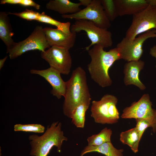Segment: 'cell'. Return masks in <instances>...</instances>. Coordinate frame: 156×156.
Instances as JSON below:
<instances>
[{
    "mask_svg": "<svg viewBox=\"0 0 156 156\" xmlns=\"http://www.w3.org/2000/svg\"><path fill=\"white\" fill-rule=\"evenodd\" d=\"M102 46L95 45L88 51L91 60L87 68L91 79L103 88L109 86L112 80L109 74L110 68L116 61L121 59L116 47L106 51Z\"/></svg>",
    "mask_w": 156,
    "mask_h": 156,
    "instance_id": "cell-1",
    "label": "cell"
},
{
    "mask_svg": "<svg viewBox=\"0 0 156 156\" xmlns=\"http://www.w3.org/2000/svg\"><path fill=\"white\" fill-rule=\"evenodd\" d=\"M66 90L63 105L64 114L70 118L72 112L82 101L91 98L86 73L81 67L73 70L69 79L66 82Z\"/></svg>",
    "mask_w": 156,
    "mask_h": 156,
    "instance_id": "cell-2",
    "label": "cell"
},
{
    "mask_svg": "<svg viewBox=\"0 0 156 156\" xmlns=\"http://www.w3.org/2000/svg\"><path fill=\"white\" fill-rule=\"evenodd\" d=\"M62 123L58 121L53 122L48 125L44 133L41 136L33 134L29 136L31 156H47L52 147L55 146L57 151H61L64 141L67 138L64 135L61 130Z\"/></svg>",
    "mask_w": 156,
    "mask_h": 156,
    "instance_id": "cell-3",
    "label": "cell"
},
{
    "mask_svg": "<svg viewBox=\"0 0 156 156\" xmlns=\"http://www.w3.org/2000/svg\"><path fill=\"white\" fill-rule=\"evenodd\" d=\"M118 99L110 94L104 95L98 101H93L91 107V116L96 123L112 124L117 122L119 114L116 105Z\"/></svg>",
    "mask_w": 156,
    "mask_h": 156,
    "instance_id": "cell-4",
    "label": "cell"
},
{
    "mask_svg": "<svg viewBox=\"0 0 156 156\" xmlns=\"http://www.w3.org/2000/svg\"><path fill=\"white\" fill-rule=\"evenodd\" d=\"M70 31L76 33L81 31L86 32L91 41V44L85 47L87 51L95 45L101 46L104 48L111 47L112 45L111 32L107 29L98 27L90 21L85 20H76L71 26Z\"/></svg>",
    "mask_w": 156,
    "mask_h": 156,
    "instance_id": "cell-5",
    "label": "cell"
},
{
    "mask_svg": "<svg viewBox=\"0 0 156 156\" xmlns=\"http://www.w3.org/2000/svg\"><path fill=\"white\" fill-rule=\"evenodd\" d=\"M50 47L46 39L43 28L41 26H37L27 38L16 42L7 53H8L10 58L12 60L29 51L38 50L41 52H44Z\"/></svg>",
    "mask_w": 156,
    "mask_h": 156,
    "instance_id": "cell-6",
    "label": "cell"
},
{
    "mask_svg": "<svg viewBox=\"0 0 156 156\" xmlns=\"http://www.w3.org/2000/svg\"><path fill=\"white\" fill-rule=\"evenodd\" d=\"M153 105L148 94H144L137 101L133 102L131 105L125 108L121 117L123 119H143L151 124L153 131H156V110Z\"/></svg>",
    "mask_w": 156,
    "mask_h": 156,
    "instance_id": "cell-7",
    "label": "cell"
},
{
    "mask_svg": "<svg viewBox=\"0 0 156 156\" xmlns=\"http://www.w3.org/2000/svg\"><path fill=\"white\" fill-rule=\"evenodd\" d=\"M152 29L156 30V7L149 5L133 15L131 23L126 32L125 37L133 40L138 35Z\"/></svg>",
    "mask_w": 156,
    "mask_h": 156,
    "instance_id": "cell-8",
    "label": "cell"
},
{
    "mask_svg": "<svg viewBox=\"0 0 156 156\" xmlns=\"http://www.w3.org/2000/svg\"><path fill=\"white\" fill-rule=\"evenodd\" d=\"M155 29L143 33L133 40L125 37L118 44L116 47L120 55L121 59L127 62L139 60L143 53V46L148 39L156 37Z\"/></svg>",
    "mask_w": 156,
    "mask_h": 156,
    "instance_id": "cell-9",
    "label": "cell"
},
{
    "mask_svg": "<svg viewBox=\"0 0 156 156\" xmlns=\"http://www.w3.org/2000/svg\"><path fill=\"white\" fill-rule=\"evenodd\" d=\"M64 18L85 20L92 22L97 26L107 29L111 26V21L107 17L101 0H92L90 4L78 12L72 14L62 15Z\"/></svg>",
    "mask_w": 156,
    "mask_h": 156,
    "instance_id": "cell-10",
    "label": "cell"
},
{
    "mask_svg": "<svg viewBox=\"0 0 156 156\" xmlns=\"http://www.w3.org/2000/svg\"><path fill=\"white\" fill-rule=\"evenodd\" d=\"M69 50L64 48L51 47L41 52L42 58L52 67L61 74L68 75L70 72L72 59Z\"/></svg>",
    "mask_w": 156,
    "mask_h": 156,
    "instance_id": "cell-11",
    "label": "cell"
},
{
    "mask_svg": "<svg viewBox=\"0 0 156 156\" xmlns=\"http://www.w3.org/2000/svg\"><path fill=\"white\" fill-rule=\"evenodd\" d=\"M31 74L37 75L44 78L52 86L51 93L58 99L64 96L66 90V82L62 78L61 73L54 68L50 67L44 70L32 69Z\"/></svg>",
    "mask_w": 156,
    "mask_h": 156,
    "instance_id": "cell-12",
    "label": "cell"
},
{
    "mask_svg": "<svg viewBox=\"0 0 156 156\" xmlns=\"http://www.w3.org/2000/svg\"><path fill=\"white\" fill-rule=\"evenodd\" d=\"M47 40L51 47H56L69 50L74 46L76 33L71 32L67 34L57 28H43Z\"/></svg>",
    "mask_w": 156,
    "mask_h": 156,
    "instance_id": "cell-13",
    "label": "cell"
},
{
    "mask_svg": "<svg viewBox=\"0 0 156 156\" xmlns=\"http://www.w3.org/2000/svg\"><path fill=\"white\" fill-rule=\"evenodd\" d=\"M144 62L140 60L137 61L127 62L124 66V82L126 86L133 85L142 90L146 88V86L139 78V73L144 68Z\"/></svg>",
    "mask_w": 156,
    "mask_h": 156,
    "instance_id": "cell-14",
    "label": "cell"
},
{
    "mask_svg": "<svg viewBox=\"0 0 156 156\" xmlns=\"http://www.w3.org/2000/svg\"><path fill=\"white\" fill-rule=\"evenodd\" d=\"M118 16L133 15L148 5V0H114Z\"/></svg>",
    "mask_w": 156,
    "mask_h": 156,
    "instance_id": "cell-15",
    "label": "cell"
},
{
    "mask_svg": "<svg viewBox=\"0 0 156 156\" xmlns=\"http://www.w3.org/2000/svg\"><path fill=\"white\" fill-rule=\"evenodd\" d=\"M81 5L79 3L72 2L69 0H51L46 4L48 10H53L62 14L75 13L81 10Z\"/></svg>",
    "mask_w": 156,
    "mask_h": 156,
    "instance_id": "cell-16",
    "label": "cell"
},
{
    "mask_svg": "<svg viewBox=\"0 0 156 156\" xmlns=\"http://www.w3.org/2000/svg\"><path fill=\"white\" fill-rule=\"evenodd\" d=\"M8 13L5 12H0V38L7 47V51H8L15 43L12 37L14 33L10 22Z\"/></svg>",
    "mask_w": 156,
    "mask_h": 156,
    "instance_id": "cell-17",
    "label": "cell"
},
{
    "mask_svg": "<svg viewBox=\"0 0 156 156\" xmlns=\"http://www.w3.org/2000/svg\"><path fill=\"white\" fill-rule=\"evenodd\" d=\"M123 149H118L114 147L111 142H105L100 145H87L81 151L80 156H83L88 153L97 152L105 156H123Z\"/></svg>",
    "mask_w": 156,
    "mask_h": 156,
    "instance_id": "cell-18",
    "label": "cell"
},
{
    "mask_svg": "<svg viewBox=\"0 0 156 156\" xmlns=\"http://www.w3.org/2000/svg\"><path fill=\"white\" fill-rule=\"evenodd\" d=\"M91 101V98L83 101L72 112L70 118L76 127L81 128L84 127L86 113L90 105Z\"/></svg>",
    "mask_w": 156,
    "mask_h": 156,
    "instance_id": "cell-19",
    "label": "cell"
},
{
    "mask_svg": "<svg viewBox=\"0 0 156 156\" xmlns=\"http://www.w3.org/2000/svg\"><path fill=\"white\" fill-rule=\"evenodd\" d=\"M140 140L135 127L122 132L120 134V140L121 142L129 146L135 153L138 151L139 144Z\"/></svg>",
    "mask_w": 156,
    "mask_h": 156,
    "instance_id": "cell-20",
    "label": "cell"
},
{
    "mask_svg": "<svg viewBox=\"0 0 156 156\" xmlns=\"http://www.w3.org/2000/svg\"><path fill=\"white\" fill-rule=\"evenodd\" d=\"M112 134V131L110 129L105 127L99 133L93 135L87 138L88 145L98 146L106 142H111Z\"/></svg>",
    "mask_w": 156,
    "mask_h": 156,
    "instance_id": "cell-21",
    "label": "cell"
},
{
    "mask_svg": "<svg viewBox=\"0 0 156 156\" xmlns=\"http://www.w3.org/2000/svg\"><path fill=\"white\" fill-rule=\"evenodd\" d=\"M37 21L44 23L56 26L57 28L67 34H70V23L69 22H61L54 19L46 14L43 12L40 14Z\"/></svg>",
    "mask_w": 156,
    "mask_h": 156,
    "instance_id": "cell-22",
    "label": "cell"
},
{
    "mask_svg": "<svg viewBox=\"0 0 156 156\" xmlns=\"http://www.w3.org/2000/svg\"><path fill=\"white\" fill-rule=\"evenodd\" d=\"M105 13L109 20L112 21L118 16L114 0H101Z\"/></svg>",
    "mask_w": 156,
    "mask_h": 156,
    "instance_id": "cell-23",
    "label": "cell"
},
{
    "mask_svg": "<svg viewBox=\"0 0 156 156\" xmlns=\"http://www.w3.org/2000/svg\"><path fill=\"white\" fill-rule=\"evenodd\" d=\"M44 127L39 124H16L14 126V130L15 131H22L42 133L44 132Z\"/></svg>",
    "mask_w": 156,
    "mask_h": 156,
    "instance_id": "cell-24",
    "label": "cell"
},
{
    "mask_svg": "<svg viewBox=\"0 0 156 156\" xmlns=\"http://www.w3.org/2000/svg\"><path fill=\"white\" fill-rule=\"evenodd\" d=\"M8 14H12L27 21L35 20L37 21L40 14L32 10L26 9L19 12H8Z\"/></svg>",
    "mask_w": 156,
    "mask_h": 156,
    "instance_id": "cell-25",
    "label": "cell"
},
{
    "mask_svg": "<svg viewBox=\"0 0 156 156\" xmlns=\"http://www.w3.org/2000/svg\"><path fill=\"white\" fill-rule=\"evenodd\" d=\"M0 3L18 4L24 6L32 7L37 10H39L40 8L39 4L32 0H1Z\"/></svg>",
    "mask_w": 156,
    "mask_h": 156,
    "instance_id": "cell-26",
    "label": "cell"
},
{
    "mask_svg": "<svg viewBox=\"0 0 156 156\" xmlns=\"http://www.w3.org/2000/svg\"><path fill=\"white\" fill-rule=\"evenodd\" d=\"M135 127L141 139L145 130L149 127H151L150 123L147 120L141 118L135 119Z\"/></svg>",
    "mask_w": 156,
    "mask_h": 156,
    "instance_id": "cell-27",
    "label": "cell"
},
{
    "mask_svg": "<svg viewBox=\"0 0 156 156\" xmlns=\"http://www.w3.org/2000/svg\"><path fill=\"white\" fill-rule=\"evenodd\" d=\"M149 53L152 57H154L156 60V45H154L150 48ZM155 67L156 69V62Z\"/></svg>",
    "mask_w": 156,
    "mask_h": 156,
    "instance_id": "cell-28",
    "label": "cell"
},
{
    "mask_svg": "<svg viewBox=\"0 0 156 156\" xmlns=\"http://www.w3.org/2000/svg\"><path fill=\"white\" fill-rule=\"evenodd\" d=\"M92 0H79V3L81 5H82L86 7L89 5Z\"/></svg>",
    "mask_w": 156,
    "mask_h": 156,
    "instance_id": "cell-29",
    "label": "cell"
},
{
    "mask_svg": "<svg viewBox=\"0 0 156 156\" xmlns=\"http://www.w3.org/2000/svg\"><path fill=\"white\" fill-rule=\"evenodd\" d=\"M8 56H6L4 58L0 59V69L1 70L3 67L4 63L6 60Z\"/></svg>",
    "mask_w": 156,
    "mask_h": 156,
    "instance_id": "cell-30",
    "label": "cell"
},
{
    "mask_svg": "<svg viewBox=\"0 0 156 156\" xmlns=\"http://www.w3.org/2000/svg\"><path fill=\"white\" fill-rule=\"evenodd\" d=\"M149 5L156 7V0H148Z\"/></svg>",
    "mask_w": 156,
    "mask_h": 156,
    "instance_id": "cell-31",
    "label": "cell"
},
{
    "mask_svg": "<svg viewBox=\"0 0 156 156\" xmlns=\"http://www.w3.org/2000/svg\"><path fill=\"white\" fill-rule=\"evenodd\" d=\"M155 33H156V30H155Z\"/></svg>",
    "mask_w": 156,
    "mask_h": 156,
    "instance_id": "cell-32",
    "label": "cell"
}]
</instances>
